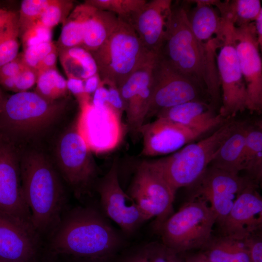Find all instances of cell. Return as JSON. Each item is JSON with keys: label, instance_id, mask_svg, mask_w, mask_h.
Wrapping results in <instances>:
<instances>
[{"label": "cell", "instance_id": "6da1fadb", "mask_svg": "<svg viewBox=\"0 0 262 262\" xmlns=\"http://www.w3.org/2000/svg\"><path fill=\"white\" fill-rule=\"evenodd\" d=\"M188 0L172 2L165 41L158 55L218 103L221 98L216 59L220 41L215 38L204 43L196 38L188 19Z\"/></svg>", "mask_w": 262, "mask_h": 262}, {"label": "cell", "instance_id": "7a4b0ae2", "mask_svg": "<svg viewBox=\"0 0 262 262\" xmlns=\"http://www.w3.org/2000/svg\"><path fill=\"white\" fill-rule=\"evenodd\" d=\"M124 240L99 206L87 204L64 213L50 235L47 252L52 255L109 258L123 246Z\"/></svg>", "mask_w": 262, "mask_h": 262}, {"label": "cell", "instance_id": "3957f363", "mask_svg": "<svg viewBox=\"0 0 262 262\" xmlns=\"http://www.w3.org/2000/svg\"><path fill=\"white\" fill-rule=\"evenodd\" d=\"M23 195L32 225L49 236L66 212L67 198L60 177L42 154L31 152L20 161Z\"/></svg>", "mask_w": 262, "mask_h": 262}, {"label": "cell", "instance_id": "277c9868", "mask_svg": "<svg viewBox=\"0 0 262 262\" xmlns=\"http://www.w3.org/2000/svg\"><path fill=\"white\" fill-rule=\"evenodd\" d=\"M238 123L228 120L205 138L189 143L167 156L148 162L175 192L182 187L190 188L209 167Z\"/></svg>", "mask_w": 262, "mask_h": 262}, {"label": "cell", "instance_id": "5b68a950", "mask_svg": "<svg viewBox=\"0 0 262 262\" xmlns=\"http://www.w3.org/2000/svg\"><path fill=\"white\" fill-rule=\"evenodd\" d=\"M66 102L48 100L35 92L15 93L5 98L0 112V135L11 143L45 130L64 113Z\"/></svg>", "mask_w": 262, "mask_h": 262}, {"label": "cell", "instance_id": "8992f818", "mask_svg": "<svg viewBox=\"0 0 262 262\" xmlns=\"http://www.w3.org/2000/svg\"><path fill=\"white\" fill-rule=\"evenodd\" d=\"M91 53L101 80L113 82L118 88L134 72L158 55L148 52L133 28L119 19L107 40Z\"/></svg>", "mask_w": 262, "mask_h": 262}, {"label": "cell", "instance_id": "52a82bcc", "mask_svg": "<svg viewBox=\"0 0 262 262\" xmlns=\"http://www.w3.org/2000/svg\"><path fill=\"white\" fill-rule=\"evenodd\" d=\"M216 220L205 201L189 199L166 219L157 232L162 243L176 253L201 250L213 236Z\"/></svg>", "mask_w": 262, "mask_h": 262}, {"label": "cell", "instance_id": "ba28073f", "mask_svg": "<svg viewBox=\"0 0 262 262\" xmlns=\"http://www.w3.org/2000/svg\"><path fill=\"white\" fill-rule=\"evenodd\" d=\"M56 158L61 175L76 197L81 199L90 195L98 180L99 171L76 124L60 137Z\"/></svg>", "mask_w": 262, "mask_h": 262}, {"label": "cell", "instance_id": "9c48e42d", "mask_svg": "<svg viewBox=\"0 0 262 262\" xmlns=\"http://www.w3.org/2000/svg\"><path fill=\"white\" fill-rule=\"evenodd\" d=\"M127 193L147 220L155 217L153 228L156 232L174 213L176 192L148 161H143L138 165Z\"/></svg>", "mask_w": 262, "mask_h": 262}, {"label": "cell", "instance_id": "30bf717a", "mask_svg": "<svg viewBox=\"0 0 262 262\" xmlns=\"http://www.w3.org/2000/svg\"><path fill=\"white\" fill-rule=\"evenodd\" d=\"M228 120L219 114L213 121L199 126L180 124L162 118L141 127L139 134L143 138L141 155L156 156L174 153L194 142Z\"/></svg>", "mask_w": 262, "mask_h": 262}, {"label": "cell", "instance_id": "8fae6325", "mask_svg": "<svg viewBox=\"0 0 262 262\" xmlns=\"http://www.w3.org/2000/svg\"><path fill=\"white\" fill-rule=\"evenodd\" d=\"M230 23L225 22L223 38L216 55L222 105L219 114L226 119L247 109V92L230 33Z\"/></svg>", "mask_w": 262, "mask_h": 262}, {"label": "cell", "instance_id": "7c38bea8", "mask_svg": "<svg viewBox=\"0 0 262 262\" xmlns=\"http://www.w3.org/2000/svg\"><path fill=\"white\" fill-rule=\"evenodd\" d=\"M252 182H254L247 176L242 177L239 174L209 165L190 188L191 194L189 199L205 201L215 214L216 224L219 225L225 219L240 194Z\"/></svg>", "mask_w": 262, "mask_h": 262}, {"label": "cell", "instance_id": "4fadbf2b", "mask_svg": "<svg viewBox=\"0 0 262 262\" xmlns=\"http://www.w3.org/2000/svg\"><path fill=\"white\" fill-rule=\"evenodd\" d=\"M79 107L76 127L91 151L101 154L116 148L123 137L122 117L108 105L96 107L91 100Z\"/></svg>", "mask_w": 262, "mask_h": 262}, {"label": "cell", "instance_id": "5bb4252c", "mask_svg": "<svg viewBox=\"0 0 262 262\" xmlns=\"http://www.w3.org/2000/svg\"><path fill=\"white\" fill-rule=\"evenodd\" d=\"M151 96L147 116L187 101L200 100L203 90L158 55L152 70Z\"/></svg>", "mask_w": 262, "mask_h": 262}, {"label": "cell", "instance_id": "9a60e30c", "mask_svg": "<svg viewBox=\"0 0 262 262\" xmlns=\"http://www.w3.org/2000/svg\"><path fill=\"white\" fill-rule=\"evenodd\" d=\"M118 170L115 159L108 172L98 180L95 188L104 214L115 223L123 232L131 235L147 220L135 202L122 189Z\"/></svg>", "mask_w": 262, "mask_h": 262}, {"label": "cell", "instance_id": "2e32d148", "mask_svg": "<svg viewBox=\"0 0 262 262\" xmlns=\"http://www.w3.org/2000/svg\"><path fill=\"white\" fill-rule=\"evenodd\" d=\"M234 44L247 92V110L251 113L262 111V61L254 23L240 27L230 24Z\"/></svg>", "mask_w": 262, "mask_h": 262}, {"label": "cell", "instance_id": "e0dca14e", "mask_svg": "<svg viewBox=\"0 0 262 262\" xmlns=\"http://www.w3.org/2000/svg\"><path fill=\"white\" fill-rule=\"evenodd\" d=\"M0 213L33 226L22 190L20 161L13 143L0 135Z\"/></svg>", "mask_w": 262, "mask_h": 262}, {"label": "cell", "instance_id": "ac0fdd59", "mask_svg": "<svg viewBox=\"0 0 262 262\" xmlns=\"http://www.w3.org/2000/svg\"><path fill=\"white\" fill-rule=\"evenodd\" d=\"M40 237L33 226L0 213V261L33 262L41 255Z\"/></svg>", "mask_w": 262, "mask_h": 262}, {"label": "cell", "instance_id": "d6986e66", "mask_svg": "<svg viewBox=\"0 0 262 262\" xmlns=\"http://www.w3.org/2000/svg\"><path fill=\"white\" fill-rule=\"evenodd\" d=\"M252 182L240 194L229 213L218 225L221 235L243 240L262 231V197Z\"/></svg>", "mask_w": 262, "mask_h": 262}, {"label": "cell", "instance_id": "ffe728a7", "mask_svg": "<svg viewBox=\"0 0 262 262\" xmlns=\"http://www.w3.org/2000/svg\"><path fill=\"white\" fill-rule=\"evenodd\" d=\"M172 0L147 1L131 26L149 53L158 55L165 41Z\"/></svg>", "mask_w": 262, "mask_h": 262}, {"label": "cell", "instance_id": "44dd1931", "mask_svg": "<svg viewBox=\"0 0 262 262\" xmlns=\"http://www.w3.org/2000/svg\"><path fill=\"white\" fill-rule=\"evenodd\" d=\"M196 4L187 9L188 21L194 35L200 42L207 43L215 38H223L224 22L217 9L213 5L214 0H192Z\"/></svg>", "mask_w": 262, "mask_h": 262}, {"label": "cell", "instance_id": "7402d4cb", "mask_svg": "<svg viewBox=\"0 0 262 262\" xmlns=\"http://www.w3.org/2000/svg\"><path fill=\"white\" fill-rule=\"evenodd\" d=\"M247 123L238 122L231 133L223 143L210 165L233 173L243 170Z\"/></svg>", "mask_w": 262, "mask_h": 262}, {"label": "cell", "instance_id": "603a6c76", "mask_svg": "<svg viewBox=\"0 0 262 262\" xmlns=\"http://www.w3.org/2000/svg\"><path fill=\"white\" fill-rule=\"evenodd\" d=\"M156 115L157 118L184 125L199 126L213 121L219 114H216L209 104L200 100L189 101L163 109Z\"/></svg>", "mask_w": 262, "mask_h": 262}, {"label": "cell", "instance_id": "cb8c5ba5", "mask_svg": "<svg viewBox=\"0 0 262 262\" xmlns=\"http://www.w3.org/2000/svg\"><path fill=\"white\" fill-rule=\"evenodd\" d=\"M118 22L114 14L95 8L86 22L81 47L90 52L95 51L110 37Z\"/></svg>", "mask_w": 262, "mask_h": 262}, {"label": "cell", "instance_id": "d4e9b609", "mask_svg": "<svg viewBox=\"0 0 262 262\" xmlns=\"http://www.w3.org/2000/svg\"><path fill=\"white\" fill-rule=\"evenodd\" d=\"M201 251L210 262H251L243 240L222 235H213Z\"/></svg>", "mask_w": 262, "mask_h": 262}, {"label": "cell", "instance_id": "484cf974", "mask_svg": "<svg viewBox=\"0 0 262 262\" xmlns=\"http://www.w3.org/2000/svg\"><path fill=\"white\" fill-rule=\"evenodd\" d=\"M60 61L67 78L84 80L98 73L91 53L82 47L58 49Z\"/></svg>", "mask_w": 262, "mask_h": 262}, {"label": "cell", "instance_id": "4316f807", "mask_svg": "<svg viewBox=\"0 0 262 262\" xmlns=\"http://www.w3.org/2000/svg\"><path fill=\"white\" fill-rule=\"evenodd\" d=\"M94 9L85 3L75 6L63 24L56 43L58 49L81 47L86 22Z\"/></svg>", "mask_w": 262, "mask_h": 262}, {"label": "cell", "instance_id": "83f0119b", "mask_svg": "<svg viewBox=\"0 0 262 262\" xmlns=\"http://www.w3.org/2000/svg\"><path fill=\"white\" fill-rule=\"evenodd\" d=\"M213 5L217 9L224 22L240 27L254 22L262 11L260 0H214Z\"/></svg>", "mask_w": 262, "mask_h": 262}, {"label": "cell", "instance_id": "f1b7e54d", "mask_svg": "<svg viewBox=\"0 0 262 262\" xmlns=\"http://www.w3.org/2000/svg\"><path fill=\"white\" fill-rule=\"evenodd\" d=\"M243 170L258 184L262 178V123L247 125L243 160Z\"/></svg>", "mask_w": 262, "mask_h": 262}, {"label": "cell", "instance_id": "f546056e", "mask_svg": "<svg viewBox=\"0 0 262 262\" xmlns=\"http://www.w3.org/2000/svg\"><path fill=\"white\" fill-rule=\"evenodd\" d=\"M146 0H87L84 3L97 9L108 11L131 26Z\"/></svg>", "mask_w": 262, "mask_h": 262}, {"label": "cell", "instance_id": "4dcf8cb0", "mask_svg": "<svg viewBox=\"0 0 262 262\" xmlns=\"http://www.w3.org/2000/svg\"><path fill=\"white\" fill-rule=\"evenodd\" d=\"M68 90L66 80L57 69L38 73L35 92L49 101H56L64 97Z\"/></svg>", "mask_w": 262, "mask_h": 262}, {"label": "cell", "instance_id": "1f68e13d", "mask_svg": "<svg viewBox=\"0 0 262 262\" xmlns=\"http://www.w3.org/2000/svg\"><path fill=\"white\" fill-rule=\"evenodd\" d=\"M19 38L18 14L14 12L0 33V66L17 57Z\"/></svg>", "mask_w": 262, "mask_h": 262}, {"label": "cell", "instance_id": "d6a6232c", "mask_svg": "<svg viewBox=\"0 0 262 262\" xmlns=\"http://www.w3.org/2000/svg\"><path fill=\"white\" fill-rule=\"evenodd\" d=\"M174 252L162 242H150L128 255L122 262H172Z\"/></svg>", "mask_w": 262, "mask_h": 262}, {"label": "cell", "instance_id": "836d02e7", "mask_svg": "<svg viewBox=\"0 0 262 262\" xmlns=\"http://www.w3.org/2000/svg\"><path fill=\"white\" fill-rule=\"evenodd\" d=\"M75 7L73 0H50L38 21L52 29L58 24H63Z\"/></svg>", "mask_w": 262, "mask_h": 262}, {"label": "cell", "instance_id": "e575fe53", "mask_svg": "<svg viewBox=\"0 0 262 262\" xmlns=\"http://www.w3.org/2000/svg\"><path fill=\"white\" fill-rule=\"evenodd\" d=\"M50 0H23L21 2L18 21L19 37L30 27L38 21Z\"/></svg>", "mask_w": 262, "mask_h": 262}, {"label": "cell", "instance_id": "d590c367", "mask_svg": "<svg viewBox=\"0 0 262 262\" xmlns=\"http://www.w3.org/2000/svg\"><path fill=\"white\" fill-rule=\"evenodd\" d=\"M52 29L37 21L20 37L23 50L39 44L52 41Z\"/></svg>", "mask_w": 262, "mask_h": 262}, {"label": "cell", "instance_id": "8d00e7d4", "mask_svg": "<svg viewBox=\"0 0 262 262\" xmlns=\"http://www.w3.org/2000/svg\"><path fill=\"white\" fill-rule=\"evenodd\" d=\"M56 46L54 42L50 41L29 47L21 53L22 61L27 67L37 70L41 61Z\"/></svg>", "mask_w": 262, "mask_h": 262}, {"label": "cell", "instance_id": "74e56055", "mask_svg": "<svg viewBox=\"0 0 262 262\" xmlns=\"http://www.w3.org/2000/svg\"><path fill=\"white\" fill-rule=\"evenodd\" d=\"M38 76V72L37 70L26 67L16 76L14 92L28 91L36 83Z\"/></svg>", "mask_w": 262, "mask_h": 262}, {"label": "cell", "instance_id": "f35d334b", "mask_svg": "<svg viewBox=\"0 0 262 262\" xmlns=\"http://www.w3.org/2000/svg\"><path fill=\"white\" fill-rule=\"evenodd\" d=\"M251 262H262V231L255 232L243 240Z\"/></svg>", "mask_w": 262, "mask_h": 262}, {"label": "cell", "instance_id": "ab89813d", "mask_svg": "<svg viewBox=\"0 0 262 262\" xmlns=\"http://www.w3.org/2000/svg\"><path fill=\"white\" fill-rule=\"evenodd\" d=\"M104 81L108 89L107 105L115 111L121 117L125 113V107L119 89L113 82Z\"/></svg>", "mask_w": 262, "mask_h": 262}, {"label": "cell", "instance_id": "60d3db41", "mask_svg": "<svg viewBox=\"0 0 262 262\" xmlns=\"http://www.w3.org/2000/svg\"><path fill=\"white\" fill-rule=\"evenodd\" d=\"M66 86L68 91L76 98L79 106L91 100V96L85 91L83 80L76 78H68Z\"/></svg>", "mask_w": 262, "mask_h": 262}, {"label": "cell", "instance_id": "b9f144b4", "mask_svg": "<svg viewBox=\"0 0 262 262\" xmlns=\"http://www.w3.org/2000/svg\"><path fill=\"white\" fill-rule=\"evenodd\" d=\"M27 66L22 60L21 53L11 61L0 66V80L18 75Z\"/></svg>", "mask_w": 262, "mask_h": 262}, {"label": "cell", "instance_id": "7bdbcfd3", "mask_svg": "<svg viewBox=\"0 0 262 262\" xmlns=\"http://www.w3.org/2000/svg\"><path fill=\"white\" fill-rule=\"evenodd\" d=\"M58 55L59 50L56 46L38 65L37 68L38 73L51 69H57L56 63Z\"/></svg>", "mask_w": 262, "mask_h": 262}, {"label": "cell", "instance_id": "ee69618b", "mask_svg": "<svg viewBox=\"0 0 262 262\" xmlns=\"http://www.w3.org/2000/svg\"><path fill=\"white\" fill-rule=\"evenodd\" d=\"M108 89L106 82L101 80V82L91 98V103L98 108L107 105Z\"/></svg>", "mask_w": 262, "mask_h": 262}, {"label": "cell", "instance_id": "f6af8a7d", "mask_svg": "<svg viewBox=\"0 0 262 262\" xmlns=\"http://www.w3.org/2000/svg\"><path fill=\"white\" fill-rule=\"evenodd\" d=\"M57 262H109V258H78L65 255L54 256Z\"/></svg>", "mask_w": 262, "mask_h": 262}, {"label": "cell", "instance_id": "bcb514c9", "mask_svg": "<svg viewBox=\"0 0 262 262\" xmlns=\"http://www.w3.org/2000/svg\"><path fill=\"white\" fill-rule=\"evenodd\" d=\"M83 81L85 91L87 94L91 96L99 86L101 80L97 73Z\"/></svg>", "mask_w": 262, "mask_h": 262}, {"label": "cell", "instance_id": "7dc6e473", "mask_svg": "<svg viewBox=\"0 0 262 262\" xmlns=\"http://www.w3.org/2000/svg\"><path fill=\"white\" fill-rule=\"evenodd\" d=\"M257 41L261 49L262 48V11L254 21Z\"/></svg>", "mask_w": 262, "mask_h": 262}, {"label": "cell", "instance_id": "c3c4849f", "mask_svg": "<svg viewBox=\"0 0 262 262\" xmlns=\"http://www.w3.org/2000/svg\"><path fill=\"white\" fill-rule=\"evenodd\" d=\"M184 262H210L201 251L186 256Z\"/></svg>", "mask_w": 262, "mask_h": 262}, {"label": "cell", "instance_id": "681fc988", "mask_svg": "<svg viewBox=\"0 0 262 262\" xmlns=\"http://www.w3.org/2000/svg\"><path fill=\"white\" fill-rule=\"evenodd\" d=\"M14 12L0 8V33Z\"/></svg>", "mask_w": 262, "mask_h": 262}, {"label": "cell", "instance_id": "f907efd6", "mask_svg": "<svg viewBox=\"0 0 262 262\" xmlns=\"http://www.w3.org/2000/svg\"><path fill=\"white\" fill-rule=\"evenodd\" d=\"M33 262H57L54 257L48 252L40 256Z\"/></svg>", "mask_w": 262, "mask_h": 262}, {"label": "cell", "instance_id": "816d5d0a", "mask_svg": "<svg viewBox=\"0 0 262 262\" xmlns=\"http://www.w3.org/2000/svg\"><path fill=\"white\" fill-rule=\"evenodd\" d=\"M180 254L176 253L174 256L172 262H184V260L180 257Z\"/></svg>", "mask_w": 262, "mask_h": 262}, {"label": "cell", "instance_id": "f5cc1de1", "mask_svg": "<svg viewBox=\"0 0 262 262\" xmlns=\"http://www.w3.org/2000/svg\"><path fill=\"white\" fill-rule=\"evenodd\" d=\"M4 99H5V98L3 96V93L1 89H0V112L1 111L2 106Z\"/></svg>", "mask_w": 262, "mask_h": 262}, {"label": "cell", "instance_id": "db71d44e", "mask_svg": "<svg viewBox=\"0 0 262 262\" xmlns=\"http://www.w3.org/2000/svg\"><path fill=\"white\" fill-rule=\"evenodd\" d=\"M0 262H3L0 261Z\"/></svg>", "mask_w": 262, "mask_h": 262}]
</instances>
